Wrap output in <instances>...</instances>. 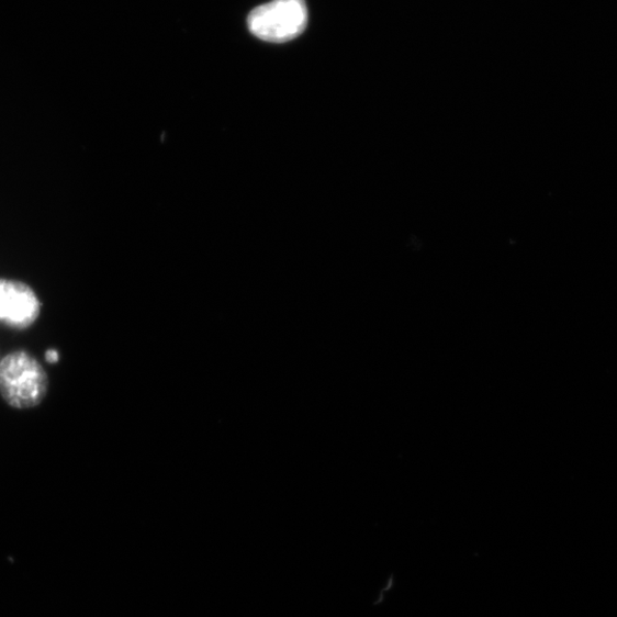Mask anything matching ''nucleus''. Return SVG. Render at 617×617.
I'll return each instance as SVG.
<instances>
[{"label":"nucleus","instance_id":"nucleus-1","mask_svg":"<svg viewBox=\"0 0 617 617\" xmlns=\"http://www.w3.org/2000/svg\"><path fill=\"white\" fill-rule=\"evenodd\" d=\"M48 378L41 362L26 351L0 360V395L12 407L38 406L47 395Z\"/></svg>","mask_w":617,"mask_h":617},{"label":"nucleus","instance_id":"nucleus-2","mask_svg":"<svg viewBox=\"0 0 617 617\" xmlns=\"http://www.w3.org/2000/svg\"><path fill=\"white\" fill-rule=\"evenodd\" d=\"M251 34L270 43H287L298 38L307 24L304 0H272L248 15Z\"/></svg>","mask_w":617,"mask_h":617},{"label":"nucleus","instance_id":"nucleus-3","mask_svg":"<svg viewBox=\"0 0 617 617\" xmlns=\"http://www.w3.org/2000/svg\"><path fill=\"white\" fill-rule=\"evenodd\" d=\"M41 314V302L27 285L0 279V324L13 329L31 327Z\"/></svg>","mask_w":617,"mask_h":617},{"label":"nucleus","instance_id":"nucleus-4","mask_svg":"<svg viewBox=\"0 0 617 617\" xmlns=\"http://www.w3.org/2000/svg\"><path fill=\"white\" fill-rule=\"evenodd\" d=\"M45 358L47 359L48 362L53 363V362H58L59 361V352L56 350H48L45 355Z\"/></svg>","mask_w":617,"mask_h":617}]
</instances>
